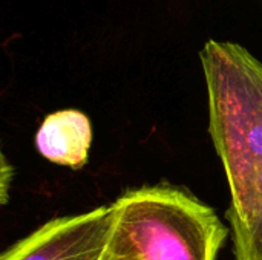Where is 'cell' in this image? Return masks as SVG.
<instances>
[{
    "label": "cell",
    "mask_w": 262,
    "mask_h": 260,
    "mask_svg": "<svg viewBox=\"0 0 262 260\" xmlns=\"http://www.w3.org/2000/svg\"><path fill=\"white\" fill-rule=\"evenodd\" d=\"M200 57L209 129L230 187L227 221L246 224L262 210V63L244 46L216 40Z\"/></svg>",
    "instance_id": "1"
},
{
    "label": "cell",
    "mask_w": 262,
    "mask_h": 260,
    "mask_svg": "<svg viewBox=\"0 0 262 260\" xmlns=\"http://www.w3.org/2000/svg\"><path fill=\"white\" fill-rule=\"evenodd\" d=\"M107 253L117 260H216L227 228L192 195L167 187H143L114 204Z\"/></svg>",
    "instance_id": "2"
},
{
    "label": "cell",
    "mask_w": 262,
    "mask_h": 260,
    "mask_svg": "<svg viewBox=\"0 0 262 260\" xmlns=\"http://www.w3.org/2000/svg\"><path fill=\"white\" fill-rule=\"evenodd\" d=\"M112 224V205L52 219L6 250L0 260H101Z\"/></svg>",
    "instance_id": "3"
},
{
    "label": "cell",
    "mask_w": 262,
    "mask_h": 260,
    "mask_svg": "<svg viewBox=\"0 0 262 260\" xmlns=\"http://www.w3.org/2000/svg\"><path fill=\"white\" fill-rule=\"evenodd\" d=\"M91 141V121L75 109L48 115L35 133V147L40 155L71 169H81L88 162Z\"/></svg>",
    "instance_id": "4"
},
{
    "label": "cell",
    "mask_w": 262,
    "mask_h": 260,
    "mask_svg": "<svg viewBox=\"0 0 262 260\" xmlns=\"http://www.w3.org/2000/svg\"><path fill=\"white\" fill-rule=\"evenodd\" d=\"M236 260H262V210L249 222H232Z\"/></svg>",
    "instance_id": "5"
},
{
    "label": "cell",
    "mask_w": 262,
    "mask_h": 260,
    "mask_svg": "<svg viewBox=\"0 0 262 260\" xmlns=\"http://www.w3.org/2000/svg\"><path fill=\"white\" fill-rule=\"evenodd\" d=\"M101 260H117V259H115L114 256H111V254H109V253L106 251V253H104V256L101 257Z\"/></svg>",
    "instance_id": "6"
}]
</instances>
